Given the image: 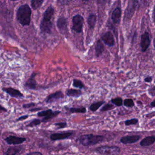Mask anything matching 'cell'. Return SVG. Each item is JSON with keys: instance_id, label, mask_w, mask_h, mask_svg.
<instances>
[{"instance_id": "603a6c76", "label": "cell", "mask_w": 155, "mask_h": 155, "mask_svg": "<svg viewBox=\"0 0 155 155\" xmlns=\"http://www.w3.org/2000/svg\"><path fill=\"white\" fill-rule=\"evenodd\" d=\"M105 103L104 101H98L94 103L91 104L90 107H89V109L90 111L94 112L96 111L97 109H99Z\"/></svg>"}, {"instance_id": "7402d4cb", "label": "cell", "mask_w": 155, "mask_h": 155, "mask_svg": "<svg viewBox=\"0 0 155 155\" xmlns=\"http://www.w3.org/2000/svg\"><path fill=\"white\" fill-rule=\"evenodd\" d=\"M21 150V147H13L8 148L7 151L5 152V155H16Z\"/></svg>"}, {"instance_id": "d4e9b609", "label": "cell", "mask_w": 155, "mask_h": 155, "mask_svg": "<svg viewBox=\"0 0 155 155\" xmlns=\"http://www.w3.org/2000/svg\"><path fill=\"white\" fill-rule=\"evenodd\" d=\"M43 2H44L43 0H32L31 1V8L33 10H37L41 6Z\"/></svg>"}, {"instance_id": "f35d334b", "label": "cell", "mask_w": 155, "mask_h": 155, "mask_svg": "<svg viewBox=\"0 0 155 155\" xmlns=\"http://www.w3.org/2000/svg\"><path fill=\"white\" fill-rule=\"evenodd\" d=\"M154 101H153L151 102V104H150V107H151V108H154L155 106H154Z\"/></svg>"}, {"instance_id": "277c9868", "label": "cell", "mask_w": 155, "mask_h": 155, "mask_svg": "<svg viewBox=\"0 0 155 155\" xmlns=\"http://www.w3.org/2000/svg\"><path fill=\"white\" fill-rule=\"evenodd\" d=\"M84 22V18L81 15L77 14L73 16L72 18V30L74 31L76 33H81L82 31Z\"/></svg>"}, {"instance_id": "d590c367", "label": "cell", "mask_w": 155, "mask_h": 155, "mask_svg": "<svg viewBox=\"0 0 155 155\" xmlns=\"http://www.w3.org/2000/svg\"><path fill=\"white\" fill-rule=\"evenodd\" d=\"M42 109L41 107H36V108H33L29 110V111L30 112H35V111H39Z\"/></svg>"}, {"instance_id": "f1b7e54d", "label": "cell", "mask_w": 155, "mask_h": 155, "mask_svg": "<svg viewBox=\"0 0 155 155\" xmlns=\"http://www.w3.org/2000/svg\"><path fill=\"white\" fill-rule=\"evenodd\" d=\"M41 120L39 119H35L33 120H32L27 125V127H35L37 125H39V124H41Z\"/></svg>"}, {"instance_id": "52a82bcc", "label": "cell", "mask_w": 155, "mask_h": 155, "mask_svg": "<svg viewBox=\"0 0 155 155\" xmlns=\"http://www.w3.org/2000/svg\"><path fill=\"white\" fill-rule=\"evenodd\" d=\"M151 39L150 36V33L148 31H145L143 34H142L140 36V46L141 48V51L142 52H145L147 50L148 47L150 45Z\"/></svg>"}, {"instance_id": "2e32d148", "label": "cell", "mask_w": 155, "mask_h": 155, "mask_svg": "<svg viewBox=\"0 0 155 155\" xmlns=\"http://www.w3.org/2000/svg\"><path fill=\"white\" fill-rule=\"evenodd\" d=\"M121 18V8L117 7L114 8L111 14V19L116 24H119L120 22Z\"/></svg>"}, {"instance_id": "9a60e30c", "label": "cell", "mask_w": 155, "mask_h": 155, "mask_svg": "<svg viewBox=\"0 0 155 155\" xmlns=\"http://www.w3.org/2000/svg\"><path fill=\"white\" fill-rule=\"evenodd\" d=\"M6 142L10 145H18L23 143L26 140V139L24 137H17L15 136H9L5 139Z\"/></svg>"}, {"instance_id": "836d02e7", "label": "cell", "mask_w": 155, "mask_h": 155, "mask_svg": "<svg viewBox=\"0 0 155 155\" xmlns=\"http://www.w3.org/2000/svg\"><path fill=\"white\" fill-rule=\"evenodd\" d=\"M152 80H153V77L151 76H147L145 77V78H144V81L145 82H148V83L151 82Z\"/></svg>"}, {"instance_id": "7c38bea8", "label": "cell", "mask_w": 155, "mask_h": 155, "mask_svg": "<svg viewBox=\"0 0 155 155\" xmlns=\"http://www.w3.org/2000/svg\"><path fill=\"white\" fill-rule=\"evenodd\" d=\"M73 134V132L71 131H66L62 133H56L51 134L50 136V138L52 140H58L67 139L70 137Z\"/></svg>"}, {"instance_id": "e0dca14e", "label": "cell", "mask_w": 155, "mask_h": 155, "mask_svg": "<svg viewBox=\"0 0 155 155\" xmlns=\"http://www.w3.org/2000/svg\"><path fill=\"white\" fill-rule=\"evenodd\" d=\"M104 50H105V47L103 42L101 41V39L97 40L95 45V53H96V57L97 58L100 57L103 53Z\"/></svg>"}, {"instance_id": "4fadbf2b", "label": "cell", "mask_w": 155, "mask_h": 155, "mask_svg": "<svg viewBox=\"0 0 155 155\" xmlns=\"http://www.w3.org/2000/svg\"><path fill=\"white\" fill-rule=\"evenodd\" d=\"M56 25L59 31L64 33L67 31V20L64 16H60L57 19Z\"/></svg>"}, {"instance_id": "9c48e42d", "label": "cell", "mask_w": 155, "mask_h": 155, "mask_svg": "<svg viewBox=\"0 0 155 155\" xmlns=\"http://www.w3.org/2000/svg\"><path fill=\"white\" fill-rule=\"evenodd\" d=\"M64 97V94L61 91H57L53 93H51L47 96L45 99V102L47 104H50L54 102L59 99H62Z\"/></svg>"}, {"instance_id": "8992f818", "label": "cell", "mask_w": 155, "mask_h": 155, "mask_svg": "<svg viewBox=\"0 0 155 155\" xmlns=\"http://www.w3.org/2000/svg\"><path fill=\"white\" fill-rule=\"evenodd\" d=\"M61 113L60 111L56 110L54 111H53L51 109H48L46 110H43L41 111H39L37 115L39 117H43L41 120L42 122H46L48 120H51V119L57 116L59 113Z\"/></svg>"}, {"instance_id": "ab89813d", "label": "cell", "mask_w": 155, "mask_h": 155, "mask_svg": "<svg viewBox=\"0 0 155 155\" xmlns=\"http://www.w3.org/2000/svg\"><path fill=\"white\" fill-rule=\"evenodd\" d=\"M133 155H138V154H133Z\"/></svg>"}, {"instance_id": "8d00e7d4", "label": "cell", "mask_w": 155, "mask_h": 155, "mask_svg": "<svg viewBox=\"0 0 155 155\" xmlns=\"http://www.w3.org/2000/svg\"><path fill=\"white\" fill-rule=\"evenodd\" d=\"M7 110L4 108V107H2L1 105H0V113H2V112H7Z\"/></svg>"}, {"instance_id": "7a4b0ae2", "label": "cell", "mask_w": 155, "mask_h": 155, "mask_svg": "<svg viewBox=\"0 0 155 155\" xmlns=\"http://www.w3.org/2000/svg\"><path fill=\"white\" fill-rule=\"evenodd\" d=\"M31 10L28 4L19 7L16 12V19L22 26L29 25L31 22Z\"/></svg>"}, {"instance_id": "30bf717a", "label": "cell", "mask_w": 155, "mask_h": 155, "mask_svg": "<svg viewBox=\"0 0 155 155\" xmlns=\"http://www.w3.org/2000/svg\"><path fill=\"white\" fill-rule=\"evenodd\" d=\"M38 74V73H36V72H33L31 76H30V78H28V79L26 81L24 86L26 88L28 89V90H37V83L36 81L35 80V77L36 75Z\"/></svg>"}, {"instance_id": "74e56055", "label": "cell", "mask_w": 155, "mask_h": 155, "mask_svg": "<svg viewBox=\"0 0 155 155\" xmlns=\"http://www.w3.org/2000/svg\"><path fill=\"white\" fill-rule=\"evenodd\" d=\"M27 155H42L41 153L40 152H32V153H30Z\"/></svg>"}, {"instance_id": "4dcf8cb0", "label": "cell", "mask_w": 155, "mask_h": 155, "mask_svg": "<svg viewBox=\"0 0 155 155\" xmlns=\"http://www.w3.org/2000/svg\"><path fill=\"white\" fill-rule=\"evenodd\" d=\"M54 125L56 126L57 127V128L61 129V128H64L66 127L67 124V123L65 122H61L54 123Z\"/></svg>"}, {"instance_id": "6da1fadb", "label": "cell", "mask_w": 155, "mask_h": 155, "mask_svg": "<svg viewBox=\"0 0 155 155\" xmlns=\"http://www.w3.org/2000/svg\"><path fill=\"white\" fill-rule=\"evenodd\" d=\"M54 13V7L49 5L43 13L42 18L40 23V29L42 33L51 34L53 27V23L51 21Z\"/></svg>"}, {"instance_id": "d6a6232c", "label": "cell", "mask_w": 155, "mask_h": 155, "mask_svg": "<svg viewBox=\"0 0 155 155\" xmlns=\"http://www.w3.org/2000/svg\"><path fill=\"white\" fill-rule=\"evenodd\" d=\"M148 93L149 94L152 96H154L155 95V87L153 86V87L150 88L149 90H148Z\"/></svg>"}, {"instance_id": "8fae6325", "label": "cell", "mask_w": 155, "mask_h": 155, "mask_svg": "<svg viewBox=\"0 0 155 155\" xmlns=\"http://www.w3.org/2000/svg\"><path fill=\"white\" fill-rule=\"evenodd\" d=\"M2 90V91L5 92L7 94L10 95L12 97L22 98L24 97L23 94L17 89H15L12 87H7V88H3Z\"/></svg>"}, {"instance_id": "f546056e", "label": "cell", "mask_w": 155, "mask_h": 155, "mask_svg": "<svg viewBox=\"0 0 155 155\" xmlns=\"http://www.w3.org/2000/svg\"><path fill=\"white\" fill-rule=\"evenodd\" d=\"M138 122V119L137 118H133L131 119H128L124 121V124L126 126H129L131 125H136Z\"/></svg>"}, {"instance_id": "ffe728a7", "label": "cell", "mask_w": 155, "mask_h": 155, "mask_svg": "<svg viewBox=\"0 0 155 155\" xmlns=\"http://www.w3.org/2000/svg\"><path fill=\"white\" fill-rule=\"evenodd\" d=\"M96 23V15L94 13H90L87 18V24L91 29H93Z\"/></svg>"}, {"instance_id": "1f68e13d", "label": "cell", "mask_w": 155, "mask_h": 155, "mask_svg": "<svg viewBox=\"0 0 155 155\" xmlns=\"http://www.w3.org/2000/svg\"><path fill=\"white\" fill-rule=\"evenodd\" d=\"M36 106V104L34 102H30L28 104H24L22 105L23 108H34Z\"/></svg>"}, {"instance_id": "83f0119b", "label": "cell", "mask_w": 155, "mask_h": 155, "mask_svg": "<svg viewBox=\"0 0 155 155\" xmlns=\"http://www.w3.org/2000/svg\"><path fill=\"white\" fill-rule=\"evenodd\" d=\"M115 108L114 105L112 104H106L105 105H104L102 108L101 109V111H110L111 110L113 109H114Z\"/></svg>"}, {"instance_id": "44dd1931", "label": "cell", "mask_w": 155, "mask_h": 155, "mask_svg": "<svg viewBox=\"0 0 155 155\" xmlns=\"http://www.w3.org/2000/svg\"><path fill=\"white\" fill-rule=\"evenodd\" d=\"M65 108L68 110V111L71 113H85L87 111L86 108L84 107H79V108H76V107L67 108V107H65Z\"/></svg>"}, {"instance_id": "5bb4252c", "label": "cell", "mask_w": 155, "mask_h": 155, "mask_svg": "<svg viewBox=\"0 0 155 155\" xmlns=\"http://www.w3.org/2000/svg\"><path fill=\"white\" fill-rule=\"evenodd\" d=\"M140 138V136L139 135H130L122 137L120 141L124 144H130L137 142Z\"/></svg>"}, {"instance_id": "d6986e66", "label": "cell", "mask_w": 155, "mask_h": 155, "mask_svg": "<svg viewBox=\"0 0 155 155\" xmlns=\"http://www.w3.org/2000/svg\"><path fill=\"white\" fill-rule=\"evenodd\" d=\"M155 142V137L154 136H147L146 137H145L144 139H143L140 142V145L142 147H147V146H150V145H152Z\"/></svg>"}, {"instance_id": "3957f363", "label": "cell", "mask_w": 155, "mask_h": 155, "mask_svg": "<svg viewBox=\"0 0 155 155\" xmlns=\"http://www.w3.org/2000/svg\"><path fill=\"white\" fill-rule=\"evenodd\" d=\"M104 140V136L93 134H84L80 136L78 139L80 143L84 146H90L97 144Z\"/></svg>"}, {"instance_id": "e575fe53", "label": "cell", "mask_w": 155, "mask_h": 155, "mask_svg": "<svg viewBox=\"0 0 155 155\" xmlns=\"http://www.w3.org/2000/svg\"><path fill=\"white\" fill-rule=\"evenodd\" d=\"M28 117V115L26 114V115H24V116H21L19 117H18L16 121H20V120H25L26 119H27Z\"/></svg>"}, {"instance_id": "5b68a950", "label": "cell", "mask_w": 155, "mask_h": 155, "mask_svg": "<svg viewBox=\"0 0 155 155\" xmlns=\"http://www.w3.org/2000/svg\"><path fill=\"white\" fill-rule=\"evenodd\" d=\"M100 154L104 155H116L120 153V149L117 146H102L96 149Z\"/></svg>"}, {"instance_id": "ba28073f", "label": "cell", "mask_w": 155, "mask_h": 155, "mask_svg": "<svg viewBox=\"0 0 155 155\" xmlns=\"http://www.w3.org/2000/svg\"><path fill=\"white\" fill-rule=\"evenodd\" d=\"M102 41L107 46L113 47L115 45V41L114 36L110 31H108L104 33L101 37Z\"/></svg>"}, {"instance_id": "484cf974", "label": "cell", "mask_w": 155, "mask_h": 155, "mask_svg": "<svg viewBox=\"0 0 155 155\" xmlns=\"http://www.w3.org/2000/svg\"><path fill=\"white\" fill-rule=\"evenodd\" d=\"M111 102L113 104H114V105H116L117 107H121L123 104V100L120 97H117L111 99Z\"/></svg>"}, {"instance_id": "cb8c5ba5", "label": "cell", "mask_w": 155, "mask_h": 155, "mask_svg": "<svg viewBox=\"0 0 155 155\" xmlns=\"http://www.w3.org/2000/svg\"><path fill=\"white\" fill-rule=\"evenodd\" d=\"M72 85L74 87L78 88H80V89L85 88V86L84 84V83L81 80H79V79H74L73 80V84Z\"/></svg>"}, {"instance_id": "4316f807", "label": "cell", "mask_w": 155, "mask_h": 155, "mask_svg": "<svg viewBox=\"0 0 155 155\" xmlns=\"http://www.w3.org/2000/svg\"><path fill=\"white\" fill-rule=\"evenodd\" d=\"M123 104L125 107H128V108H131L134 107V102L133 101V100L131 98H127L125 99L124 101H123Z\"/></svg>"}, {"instance_id": "ac0fdd59", "label": "cell", "mask_w": 155, "mask_h": 155, "mask_svg": "<svg viewBox=\"0 0 155 155\" xmlns=\"http://www.w3.org/2000/svg\"><path fill=\"white\" fill-rule=\"evenodd\" d=\"M66 95L68 97H79L82 94V93L81 90L74 89V88H68L65 91Z\"/></svg>"}]
</instances>
